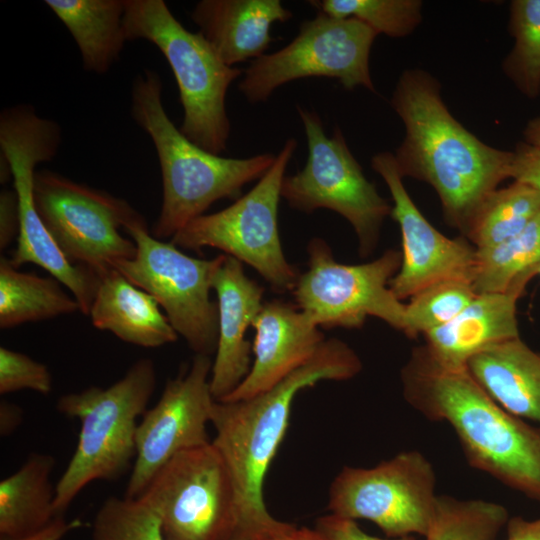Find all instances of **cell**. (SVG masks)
I'll return each instance as SVG.
<instances>
[{
  "mask_svg": "<svg viewBox=\"0 0 540 540\" xmlns=\"http://www.w3.org/2000/svg\"><path fill=\"white\" fill-rule=\"evenodd\" d=\"M477 295L467 280H445L432 284L405 303L403 332L417 337L454 319Z\"/></svg>",
  "mask_w": 540,
  "mask_h": 540,
  "instance_id": "32",
  "label": "cell"
},
{
  "mask_svg": "<svg viewBox=\"0 0 540 540\" xmlns=\"http://www.w3.org/2000/svg\"><path fill=\"white\" fill-rule=\"evenodd\" d=\"M510 178L526 184L540 195V148L520 141L513 150Z\"/></svg>",
  "mask_w": 540,
  "mask_h": 540,
  "instance_id": "35",
  "label": "cell"
},
{
  "mask_svg": "<svg viewBox=\"0 0 540 540\" xmlns=\"http://www.w3.org/2000/svg\"><path fill=\"white\" fill-rule=\"evenodd\" d=\"M401 380L414 409L453 428L471 466L540 501L539 430L498 405L467 369L440 366L424 347L412 352Z\"/></svg>",
  "mask_w": 540,
  "mask_h": 540,
  "instance_id": "3",
  "label": "cell"
},
{
  "mask_svg": "<svg viewBox=\"0 0 540 540\" xmlns=\"http://www.w3.org/2000/svg\"><path fill=\"white\" fill-rule=\"evenodd\" d=\"M540 264V212L515 236L488 249H476L472 285L477 294L524 291Z\"/></svg>",
  "mask_w": 540,
  "mask_h": 540,
  "instance_id": "27",
  "label": "cell"
},
{
  "mask_svg": "<svg viewBox=\"0 0 540 540\" xmlns=\"http://www.w3.org/2000/svg\"><path fill=\"white\" fill-rule=\"evenodd\" d=\"M20 228L18 197L14 189L0 194V248L9 246L18 237Z\"/></svg>",
  "mask_w": 540,
  "mask_h": 540,
  "instance_id": "37",
  "label": "cell"
},
{
  "mask_svg": "<svg viewBox=\"0 0 540 540\" xmlns=\"http://www.w3.org/2000/svg\"><path fill=\"white\" fill-rule=\"evenodd\" d=\"M506 540H540V518L526 520L513 517L507 521Z\"/></svg>",
  "mask_w": 540,
  "mask_h": 540,
  "instance_id": "40",
  "label": "cell"
},
{
  "mask_svg": "<svg viewBox=\"0 0 540 540\" xmlns=\"http://www.w3.org/2000/svg\"><path fill=\"white\" fill-rule=\"evenodd\" d=\"M308 267L292 293L297 307L318 327L359 328L368 317L403 331L405 303L389 284L401 265V253L387 250L377 259L356 265L337 262L325 240L307 247Z\"/></svg>",
  "mask_w": 540,
  "mask_h": 540,
  "instance_id": "13",
  "label": "cell"
},
{
  "mask_svg": "<svg viewBox=\"0 0 540 540\" xmlns=\"http://www.w3.org/2000/svg\"><path fill=\"white\" fill-rule=\"evenodd\" d=\"M23 422V410L20 406L7 400L0 402V435H11Z\"/></svg>",
  "mask_w": 540,
  "mask_h": 540,
  "instance_id": "41",
  "label": "cell"
},
{
  "mask_svg": "<svg viewBox=\"0 0 540 540\" xmlns=\"http://www.w3.org/2000/svg\"><path fill=\"white\" fill-rule=\"evenodd\" d=\"M250 540H331L316 528L297 527L285 523L282 527L258 534Z\"/></svg>",
  "mask_w": 540,
  "mask_h": 540,
  "instance_id": "38",
  "label": "cell"
},
{
  "mask_svg": "<svg viewBox=\"0 0 540 540\" xmlns=\"http://www.w3.org/2000/svg\"><path fill=\"white\" fill-rule=\"evenodd\" d=\"M47 366L28 355L0 347V394L32 390L47 395L52 390Z\"/></svg>",
  "mask_w": 540,
  "mask_h": 540,
  "instance_id": "34",
  "label": "cell"
},
{
  "mask_svg": "<svg viewBox=\"0 0 540 540\" xmlns=\"http://www.w3.org/2000/svg\"><path fill=\"white\" fill-rule=\"evenodd\" d=\"M211 368L210 356L195 355L188 367L166 382L157 403L142 415L124 496L139 497L174 455L211 442L207 425L216 401L210 388Z\"/></svg>",
  "mask_w": 540,
  "mask_h": 540,
  "instance_id": "16",
  "label": "cell"
},
{
  "mask_svg": "<svg viewBox=\"0 0 540 540\" xmlns=\"http://www.w3.org/2000/svg\"><path fill=\"white\" fill-rule=\"evenodd\" d=\"M534 274L535 276H540V264L536 267L535 271H534Z\"/></svg>",
  "mask_w": 540,
  "mask_h": 540,
  "instance_id": "43",
  "label": "cell"
},
{
  "mask_svg": "<svg viewBox=\"0 0 540 540\" xmlns=\"http://www.w3.org/2000/svg\"><path fill=\"white\" fill-rule=\"evenodd\" d=\"M524 141L540 148V116L528 121L523 130Z\"/></svg>",
  "mask_w": 540,
  "mask_h": 540,
  "instance_id": "42",
  "label": "cell"
},
{
  "mask_svg": "<svg viewBox=\"0 0 540 540\" xmlns=\"http://www.w3.org/2000/svg\"><path fill=\"white\" fill-rule=\"evenodd\" d=\"M123 27L127 41L151 42L169 63L184 111L183 135L221 155L231 132L226 95L242 71L224 63L199 32L187 30L163 0H125Z\"/></svg>",
  "mask_w": 540,
  "mask_h": 540,
  "instance_id": "6",
  "label": "cell"
},
{
  "mask_svg": "<svg viewBox=\"0 0 540 540\" xmlns=\"http://www.w3.org/2000/svg\"><path fill=\"white\" fill-rule=\"evenodd\" d=\"M362 363L348 344L325 339L315 354L270 389L235 401H215L212 444L223 457L237 495L238 523L233 540L282 527L264 501V481L286 434L291 406L304 388L323 380L344 381L356 376Z\"/></svg>",
  "mask_w": 540,
  "mask_h": 540,
  "instance_id": "2",
  "label": "cell"
},
{
  "mask_svg": "<svg viewBox=\"0 0 540 540\" xmlns=\"http://www.w3.org/2000/svg\"><path fill=\"white\" fill-rule=\"evenodd\" d=\"M509 31L514 46L502 63V70L529 99L540 94V0H513Z\"/></svg>",
  "mask_w": 540,
  "mask_h": 540,
  "instance_id": "30",
  "label": "cell"
},
{
  "mask_svg": "<svg viewBox=\"0 0 540 540\" xmlns=\"http://www.w3.org/2000/svg\"><path fill=\"white\" fill-rule=\"evenodd\" d=\"M466 369L507 412L540 424V353L520 337L477 354Z\"/></svg>",
  "mask_w": 540,
  "mask_h": 540,
  "instance_id": "23",
  "label": "cell"
},
{
  "mask_svg": "<svg viewBox=\"0 0 540 540\" xmlns=\"http://www.w3.org/2000/svg\"><path fill=\"white\" fill-rule=\"evenodd\" d=\"M156 383L153 361L141 358L107 388L92 386L58 399L57 410L80 421L75 451L55 486L58 516L91 482L118 480L132 469L137 418L146 412Z\"/></svg>",
  "mask_w": 540,
  "mask_h": 540,
  "instance_id": "5",
  "label": "cell"
},
{
  "mask_svg": "<svg viewBox=\"0 0 540 540\" xmlns=\"http://www.w3.org/2000/svg\"><path fill=\"white\" fill-rule=\"evenodd\" d=\"M218 305V342L210 388L216 401L230 395L248 376L251 344L245 335L263 307L264 289L249 278L242 262L225 255L212 280Z\"/></svg>",
  "mask_w": 540,
  "mask_h": 540,
  "instance_id": "18",
  "label": "cell"
},
{
  "mask_svg": "<svg viewBox=\"0 0 540 540\" xmlns=\"http://www.w3.org/2000/svg\"><path fill=\"white\" fill-rule=\"evenodd\" d=\"M88 316L97 329L141 347L156 348L178 338L156 299L116 269L100 278Z\"/></svg>",
  "mask_w": 540,
  "mask_h": 540,
  "instance_id": "22",
  "label": "cell"
},
{
  "mask_svg": "<svg viewBox=\"0 0 540 540\" xmlns=\"http://www.w3.org/2000/svg\"><path fill=\"white\" fill-rule=\"evenodd\" d=\"M56 460L32 453L21 467L0 482V538L18 539L45 529L58 515L50 475Z\"/></svg>",
  "mask_w": 540,
  "mask_h": 540,
  "instance_id": "24",
  "label": "cell"
},
{
  "mask_svg": "<svg viewBox=\"0 0 540 540\" xmlns=\"http://www.w3.org/2000/svg\"><path fill=\"white\" fill-rule=\"evenodd\" d=\"M54 277L25 273L0 258V328L52 319L81 311L73 295Z\"/></svg>",
  "mask_w": 540,
  "mask_h": 540,
  "instance_id": "26",
  "label": "cell"
},
{
  "mask_svg": "<svg viewBox=\"0 0 540 540\" xmlns=\"http://www.w3.org/2000/svg\"><path fill=\"white\" fill-rule=\"evenodd\" d=\"M65 25L81 55L84 70L107 73L119 60L127 41L125 0H45Z\"/></svg>",
  "mask_w": 540,
  "mask_h": 540,
  "instance_id": "25",
  "label": "cell"
},
{
  "mask_svg": "<svg viewBox=\"0 0 540 540\" xmlns=\"http://www.w3.org/2000/svg\"><path fill=\"white\" fill-rule=\"evenodd\" d=\"M297 112L308 156L301 170L284 177L281 197L291 208L304 213L325 208L344 217L357 235L360 255L366 257L376 247L392 206L366 178L339 127L328 137L315 111L297 106Z\"/></svg>",
  "mask_w": 540,
  "mask_h": 540,
  "instance_id": "9",
  "label": "cell"
},
{
  "mask_svg": "<svg viewBox=\"0 0 540 540\" xmlns=\"http://www.w3.org/2000/svg\"><path fill=\"white\" fill-rule=\"evenodd\" d=\"M292 16L280 0H201L190 13L198 32L231 67L265 55L272 25Z\"/></svg>",
  "mask_w": 540,
  "mask_h": 540,
  "instance_id": "21",
  "label": "cell"
},
{
  "mask_svg": "<svg viewBox=\"0 0 540 540\" xmlns=\"http://www.w3.org/2000/svg\"><path fill=\"white\" fill-rule=\"evenodd\" d=\"M524 291L481 293L450 322L423 336L428 355L450 370L466 369L471 358L501 342L518 338L517 300Z\"/></svg>",
  "mask_w": 540,
  "mask_h": 540,
  "instance_id": "20",
  "label": "cell"
},
{
  "mask_svg": "<svg viewBox=\"0 0 540 540\" xmlns=\"http://www.w3.org/2000/svg\"><path fill=\"white\" fill-rule=\"evenodd\" d=\"M377 36L355 18H334L317 11L314 18L300 24L290 43L252 60L239 90L250 103H259L291 81L327 77L347 90L361 86L375 93L369 57Z\"/></svg>",
  "mask_w": 540,
  "mask_h": 540,
  "instance_id": "12",
  "label": "cell"
},
{
  "mask_svg": "<svg viewBox=\"0 0 540 540\" xmlns=\"http://www.w3.org/2000/svg\"><path fill=\"white\" fill-rule=\"evenodd\" d=\"M81 526L79 519L71 521L65 520L63 515L56 517V519L40 532L28 537L9 539L0 538V540H61L70 531Z\"/></svg>",
  "mask_w": 540,
  "mask_h": 540,
  "instance_id": "39",
  "label": "cell"
},
{
  "mask_svg": "<svg viewBox=\"0 0 540 540\" xmlns=\"http://www.w3.org/2000/svg\"><path fill=\"white\" fill-rule=\"evenodd\" d=\"M436 477L418 451L401 452L372 468L344 467L329 489L330 514L375 523L388 537L428 532L437 507Z\"/></svg>",
  "mask_w": 540,
  "mask_h": 540,
  "instance_id": "15",
  "label": "cell"
},
{
  "mask_svg": "<svg viewBox=\"0 0 540 540\" xmlns=\"http://www.w3.org/2000/svg\"><path fill=\"white\" fill-rule=\"evenodd\" d=\"M124 231L135 242L136 254L115 269L156 299L196 355L211 357L218 342V305L210 291L224 254L209 260L188 256L171 242L153 237L145 220Z\"/></svg>",
  "mask_w": 540,
  "mask_h": 540,
  "instance_id": "11",
  "label": "cell"
},
{
  "mask_svg": "<svg viewBox=\"0 0 540 540\" xmlns=\"http://www.w3.org/2000/svg\"><path fill=\"white\" fill-rule=\"evenodd\" d=\"M317 11L334 18H355L377 34L402 38L422 21L420 0H321L309 1Z\"/></svg>",
  "mask_w": 540,
  "mask_h": 540,
  "instance_id": "31",
  "label": "cell"
},
{
  "mask_svg": "<svg viewBox=\"0 0 540 540\" xmlns=\"http://www.w3.org/2000/svg\"><path fill=\"white\" fill-rule=\"evenodd\" d=\"M390 104L405 128L393 154L400 175L432 186L446 222L466 237L481 207L510 178L513 151L467 130L445 105L440 83L422 69L402 72Z\"/></svg>",
  "mask_w": 540,
  "mask_h": 540,
  "instance_id": "1",
  "label": "cell"
},
{
  "mask_svg": "<svg viewBox=\"0 0 540 540\" xmlns=\"http://www.w3.org/2000/svg\"><path fill=\"white\" fill-rule=\"evenodd\" d=\"M540 212V195L513 181L498 188L476 215L466 235L477 250L496 246L518 234Z\"/></svg>",
  "mask_w": 540,
  "mask_h": 540,
  "instance_id": "28",
  "label": "cell"
},
{
  "mask_svg": "<svg viewBox=\"0 0 540 540\" xmlns=\"http://www.w3.org/2000/svg\"><path fill=\"white\" fill-rule=\"evenodd\" d=\"M157 72L144 69L132 82L130 112L134 122L151 138L162 176V204L151 235L173 238L220 199H238L242 188L259 180L276 155L223 157L197 146L169 118L162 102Z\"/></svg>",
  "mask_w": 540,
  "mask_h": 540,
  "instance_id": "4",
  "label": "cell"
},
{
  "mask_svg": "<svg viewBox=\"0 0 540 540\" xmlns=\"http://www.w3.org/2000/svg\"><path fill=\"white\" fill-rule=\"evenodd\" d=\"M61 140L60 125L40 117L31 105L18 104L0 113V150L11 167L20 218L17 246L9 260L16 268L33 263L48 271L88 316L100 276L66 259L39 216L33 197L36 165L52 160Z\"/></svg>",
  "mask_w": 540,
  "mask_h": 540,
  "instance_id": "7",
  "label": "cell"
},
{
  "mask_svg": "<svg viewBox=\"0 0 540 540\" xmlns=\"http://www.w3.org/2000/svg\"><path fill=\"white\" fill-rule=\"evenodd\" d=\"M371 167L389 189L393 200L390 216L401 231V265L389 284L396 297L402 301L445 280L472 283L476 248L464 236H445L424 217L403 184L393 153L375 154Z\"/></svg>",
  "mask_w": 540,
  "mask_h": 540,
  "instance_id": "17",
  "label": "cell"
},
{
  "mask_svg": "<svg viewBox=\"0 0 540 540\" xmlns=\"http://www.w3.org/2000/svg\"><path fill=\"white\" fill-rule=\"evenodd\" d=\"M507 521L508 512L498 503L441 495L423 540H495Z\"/></svg>",
  "mask_w": 540,
  "mask_h": 540,
  "instance_id": "29",
  "label": "cell"
},
{
  "mask_svg": "<svg viewBox=\"0 0 540 540\" xmlns=\"http://www.w3.org/2000/svg\"><path fill=\"white\" fill-rule=\"evenodd\" d=\"M92 540H167L157 512L143 499L111 496L98 509Z\"/></svg>",
  "mask_w": 540,
  "mask_h": 540,
  "instance_id": "33",
  "label": "cell"
},
{
  "mask_svg": "<svg viewBox=\"0 0 540 540\" xmlns=\"http://www.w3.org/2000/svg\"><path fill=\"white\" fill-rule=\"evenodd\" d=\"M252 327L256 333L251 370L221 401L246 399L270 389L307 362L325 341L303 311L281 300L265 302Z\"/></svg>",
  "mask_w": 540,
  "mask_h": 540,
  "instance_id": "19",
  "label": "cell"
},
{
  "mask_svg": "<svg viewBox=\"0 0 540 540\" xmlns=\"http://www.w3.org/2000/svg\"><path fill=\"white\" fill-rule=\"evenodd\" d=\"M158 514L167 540H233L235 487L212 442L174 455L139 496Z\"/></svg>",
  "mask_w": 540,
  "mask_h": 540,
  "instance_id": "14",
  "label": "cell"
},
{
  "mask_svg": "<svg viewBox=\"0 0 540 540\" xmlns=\"http://www.w3.org/2000/svg\"><path fill=\"white\" fill-rule=\"evenodd\" d=\"M315 528L331 540H418L412 535L391 539L375 537L364 532L355 520L333 514L318 518Z\"/></svg>",
  "mask_w": 540,
  "mask_h": 540,
  "instance_id": "36",
  "label": "cell"
},
{
  "mask_svg": "<svg viewBox=\"0 0 540 540\" xmlns=\"http://www.w3.org/2000/svg\"><path fill=\"white\" fill-rule=\"evenodd\" d=\"M33 197L45 227L70 263L101 278L135 256V242L120 230L145 219L126 200L48 169L35 172Z\"/></svg>",
  "mask_w": 540,
  "mask_h": 540,
  "instance_id": "10",
  "label": "cell"
},
{
  "mask_svg": "<svg viewBox=\"0 0 540 540\" xmlns=\"http://www.w3.org/2000/svg\"><path fill=\"white\" fill-rule=\"evenodd\" d=\"M296 148V139H288L250 191L225 209L194 219L170 242L198 252L206 247L219 249L253 267L275 291H293L300 273L282 250L278 207L286 168Z\"/></svg>",
  "mask_w": 540,
  "mask_h": 540,
  "instance_id": "8",
  "label": "cell"
}]
</instances>
